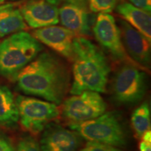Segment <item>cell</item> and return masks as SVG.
<instances>
[{
	"label": "cell",
	"instance_id": "cell-8",
	"mask_svg": "<svg viewBox=\"0 0 151 151\" xmlns=\"http://www.w3.org/2000/svg\"><path fill=\"white\" fill-rule=\"evenodd\" d=\"M92 31L99 44L115 60L134 62L129 58L124 48L120 29L112 15L99 13L94 22Z\"/></svg>",
	"mask_w": 151,
	"mask_h": 151
},
{
	"label": "cell",
	"instance_id": "cell-20",
	"mask_svg": "<svg viewBox=\"0 0 151 151\" xmlns=\"http://www.w3.org/2000/svg\"><path fill=\"white\" fill-rule=\"evenodd\" d=\"M81 151H122L111 145L104 143L88 141Z\"/></svg>",
	"mask_w": 151,
	"mask_h": 151
},
{
	"label": "cell",
	"instance_id": "cell-24",
	"mask_svg": "<svg viewBox=\"0 0 151 151\" xmlns=\"http://www.w3.org/2000/svg\"><path fill=\"white\" fill-rule=\"evenodd\" d=\"M140 151H151V143L142 141L139 144Z\"/></svg>",
	"mask_w": 151,
	"mask_h": 151
},
{
	"label": "cell",
	"instance_id": "cell-7",
	"mask_svg": "<svg viewBox=\"0 0 151 151\" xmlns=\"http://www.w3.org/2000/svg\"><path fill=\"white\" fill-rule=\"evenodd\" d=\"M106 110V104L99 92L85 91L66 99L62 112L71 124H77L97 118Z\"/></svg>",
	"mask_w": 151,
	"mask_h": 151
},
{
	"label": "cell",
	"instance_id": "cell-17",
	"mask_svg": "<svg viewBox=\"0 0 151 151\" xmlns=\"http://www.w3.org/2000/svg\"><path fill=\"white\" fill-rule=\"evenodd\" d=\"M132 124L135 134L141 138L143 134L150 129V110L148 102H144L134 111L132 116Z\"/></svg>",
	"mask_w": 151,
	"mask_h": 151
},
{
	"label": "cell",
	"instance_id": "cell-6",
	"mask_svg": "<svg viewBox=\"0 0 151 151\" xmlns=\"http://www.w3.org/2000/svg\"><path fill=\"white\" fill-rule=\"evenodd\" d=\"M112 88L113 97L118 103H138L146 94V75L134 65L127 63L117 71L113 78Z\"/></svg>",
	"mask_w": 151,
	"mask_h": 151
},
{
	"label": "cell",
	"instance_id": "cell-16",
	"mask_svg": "<svg viewBox=\"0 0 151 151\" xmlns=\"http://www.w3.org/2000/svg\"><path fill=\"white\" fill-rule=\"evenodd\" d=\"M19 120L14 94L7 87L0 85V124L13 127Z\"/></svg>",
	"mask_w": 151,
	"mask_h": 151
},
{
	"label": "cell",
	"instance_id": "cell-27",
	"mask_svg": "<svg viewBox=\"0 0 151 151\" xmlns=\"http://www.w3.org/2000/svg\"><path fill=\"white\" fill-rule=\"evenodd\" d=\"M5 0H0V4H1V3H3L4 1Z\"/></svg>",
	"mask_w": 151,
	"mask_h": 151
},
{
	"label": "cell",
	"instance_id": "cell-3",
	"mask_svg": "<svg viewBox=\"0 0 151 151\" xmlns=\"http://www.w3.org/2000/svg\"><path fill=\"white\" fill-rule=\"evenodd\" d=\"M42 50L41 43L26 32L11 35L0 43V75L15 78Z\"/></svg>",
	"mask_w": 151,
	"mask_h": 151
},
{
	"label": "cell",
	"instance_id": "cell-4",
	"mask_svg": "<svg viewBox=\"0 0 151 151\" xmlns=\"http://www.w3.org/2000/svg\"><path fill=\"white\" fill-rule=\"evenodd\" d=\"M70 127L89 141L118 147L127 142L123 126L115 112L104 113L88 121L71 124Z\"/></svg>",
	"mask_w": 151,
	"mask_h": 151
},
{
	"label": "cell",
	"instance_id": "cell-2",
	"mask_svg": "<svg viewBox=\"0 0 151 151\" xmlns=\"http://www.w3.org/2000/svg\"><path fill=\"white\" fill-rule=\"evenodd\" d=\"M73 95L85 91L105 92L111 69L108 60L98 47L78 36L73 43Z\"/></svg>",
	"mask_w": 151,
	"mask_h": 151
},
{
	"label": "cell",
	"instance_id": "cell-22",
	"mask_svg": "<svg viewBox=\"0 0 151 151\" xmlns=\"http://www.w3.org/2000/svg\"><path fill=\"white\" fill-rule=\"evenodd\" d=\"M0 151H15L10 141L1 136H0Z\"/></svg>",
	"mask_w": 151,
	"mask_h": 151
},
{
	"label": "cell",
	"instance_id": "cell-26",
	"mask_svg": "<svg viewBox=\"0 0 151 151\" xmlns=\"http://www.w3.org/2000/svg\"><path fill=\"white\" fill-rule=\"evenodd\" d=\"M45 1H48V2L52 4L53 5H58L61 2L62 0H45Z\"/></svg>",
	"mask_w": 151,
	"mask_h": 151
},
{
	"label": "cell",
	"instance_id": "cell-1",
	"mask_svg": "<svg viewBox=\"0 0 151 151\" xmlns=\"http://www.w3.org/2000/svg\"><path fill=\"white\" fill-rule=\"evenodd\" d=\"M24 94L38 96L58 105L70 90L69 71L56 57L48 52L38 55L15 78Z\"/></svg>",
	"mask_w": 151,
	"mask_h": 151
},
{
	"label": "cell",
	"instance_id": "cell-10",
	"mask_svg": "<svg viewBox=\"0 0 151 151\" xmlns=\"http://www.w3.org/2000/svg\"><path fill=\"white\" fill-rule=\"evenodd\" d=\"M43 131L39 144L41 151H77L81 145L78 132L60 124L50 122Z\"/></svg>",
	"mask_w": 151,
	"mask_h": 151
},
{
	"label": "cell",
	"instance_id": "cell-15",
	"mask_svg": "<svg viewBox=\"0 0 151 151\" xmlns=\"http://www.w3.org/2000/svg\"><path fill=\"white\" fill-rule=\"evenodd\" d=\"M14 6V4L0 6V38L27 29L20 9Z\"/></svg>",
	"mask_w": 151,
	"mask_h": 151
},
{
	"label": "cell",
	"instance_id": "cell-11",
	"mask_svg": "<svg viewBox=\"0 0 151 151\" xmlns=\"http://www.w3.org/2000/svg\"><path fill=\"white\" fill-rule=\"evenodd\" d=\"M32 36L40 43L72 61L73 39L76 37L72 31L65 27L51 25L35 30Z\"/></svg>",
	"mask_w": 151,
	"mask_h": 151
},
{
	"label": "cell",
	"instance_id": "cell-5",
	"mask_svg": "<svg viewBox=\"0 0 151 151\" xmlns=\"http://www.w3.org/2000/svg\"><path fill=\"white\" fill-rule=\"evenodd\" d=\"M16 103L21 125L34 134L42 132L60 113L55 104L35 98L18 96Z\"/></svg>",
	"mask_w": 151,
	"mask_h": 151
},
{
	"label": "cell",
	"instance_id": "cell-18",
	"mask_svg": "<svg viewBox=\"0 0 151 151\" xmlns=\"http://www.w3.org/2000/svg\"><path fill=\"white\" fill-rule=\"evenodd\" d=\"M118 0H88V6L94 13L112 12L116 8Z\"/></svg>",
	"mask_w": 151,
	"mask_h": 151
},
{
	"label": "cell",
	"instance_id": "cell-13",
	"mask_svg": "<svg viewBox=\"0 0 151 151\" xmlns=\"http://www.w3.org/2000/svg\"><path fill=\"white\" fill-rule=\"evenodd\" d=\"M59 18L62 25L76 35H91L92 24L87 9L66 2L59 9Z\"/></svg>",
	"mask_w": 151,
	"mask_h": 151
},
{
	"label": "cell",
	"instance_id": "cell-19",
	"mask_svg": "<svg viewBox=\"0 0 151 151\" xmlns=\"http://www.w3.org/2000/svg\"><path fill=\"white\" fill-rule=\"evenodd\" d=\"M16 151H41L40 145L32 137H24L19 141Z\"/></svg>",
	"mask_w": 151,
	"mask_h": 151
},
{
	"label": "cell",
	"instance_id": "cell-21",
	"mask_svg": "<svg viewBox=\"0 0 151 151\" xmlns=\"http://www.w3.org/2000/svg\"><path fill=\"white\" fill-rule=\"evenodd\" d=\"M138 8L143 9L148 12H150L151 10V0H128Z\"/></svg>",
	"mask_w": 151,
	"mask_h": 151
},
{
	"label": "cell",
	"instance_id": "cell-12",
	"mask_svg": "<svg viewBox=\"0 0 151 151\" xmlns=\"http://www.w3.org/2000/svg\"><path fill=\"white\" fill-rule=\"evenodd\" d=\"M24 22L32 28L55 25L59 22V9L45 0H31L20 9Z\"/></svg>",
	"mask_w": 151,
	"mask_h": 151
},
{
	"label": "cell",
	"instance_id": "cell-14",
	"mask_svg": "<svg viewBox=\"0 0 151 151\" xmlns=\"http://www.w3.org/2000/svg\"><path fill=\"white\" fill-rule=\"evenodd\" d=\"M116 11L124 21L151 40L150 12L128 2L119 4L116 6Z\"/></svg>",
	"mask_w": 151,
	"mask_h": 151
},
{
	"label": "cell",
	"instance_id": "cell-9",
	"mask_svg": "<svg viewBox=\"0 0 151 151\" xmlns=\"http://www.w3.org/2000/svg\"><path fill=\"white\" fill-rule=\"evenodd\" d=\"M119 29L124 48L137 65L148 67L150 63V40L124 20H119Z\"/></svg>",
	"mask_w": 151,
	"mask_h": 151
},
{
	"label": "cell",
	"instance_id": "cell-23",
	"mask_svg": "<svg viewBox=\"0 0 151 151\" xmlns=\"http://www.w3.org/2000/svg\"><path fill=\"white\" fill-rule=\"evenodd\" d=\"M66 2L72 4L88 10V0H66Z\"/></svg>",
	"mask_w": 151,
	"mask_h": 151
},
{
	"label": "cell",
	"instance_id": "cell-25",
	"mask_svg": "<svg viewBox=\"0 0 151 151\" xmlns=\"http://www.w3.org/2000/svg\"><path fill=\"white\" fill-rule=\"evenodd\" d=\"M143 138V141H146V142L148 143H151V132L150 130H148L143 134V135L142 136Z\"/></svg>",
	"mask_w": 151,
	"mask_h": 151
}]
</instances>
